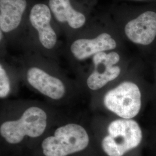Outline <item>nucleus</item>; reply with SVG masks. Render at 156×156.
<instances>
[{
    "label": "nucleus",
    "mask_w": 156,
    "mask_h": 156,
    "mask_svg": "<svg viewBox=\"0 0 156 156\" xmlns=\"http://www.w3.org/2000/svg\"><path fill=\"white\" fill-rule=\"evenodd\" d=\"M121 36L113 18L94 15L83 30L68 39V50L73 59L82 62L101 52L115 50Z\"/></svg>",
    "instance_id": "nucleus-1"
},
{
    "label": "nucleus",
    "mask_w": 156,
    "mask_h": 156,
    "mask_svg": "<svg viewBox=\"0 0 156 156\" xmlns=\"http://www.w3.org/2000/svg\"><path fill=\"white\" fill-rule=\"evenodd\" d=\"M61 34L46 1H35L28 13L20 41L51 52L58 46Z\"/></svg>",
    "instance_id": "nucleus-2"
},
{
    "label": "nucleus",
    "mask_w": 156,
    "mask_h": 156,
    "mask_svg": "<svg viewBox=\"0 0 156 156\" xmlns=\"http://www.w3.org/2000/svg\"><path fill=\"white\" fill-rule=\"evenodd\" d=\"M58 27L67 39L89 23L98 0H46Z\"/></svg>",
    "instance_id": "nucleus-3"
},
{
    "label": "nucleus",
    "mask_w": 156,
    "mask_h": 156,
    "mask_svg": "<svg viewBox=\"0 0 156 156\" xmlns=\"http://www.w3.org/2000/svg\"><path fill=\"white\" fill-rule=\"evenodd\" d=\"M113 20L122 36L135 45L149 46L156 39V10L132 12L125 8L113 12Z\"/></svg>",
    "instance_id": "nucleus-4"
},
{
    "label": "nucleus",
    "mask_w": 156,
    "mask_h": 156,
    "mask_svg": "<svg viewBox=\"0 0 156 156\" xmlns=\"http://www.w3.org/2000/svg\"><path fill=\"white\" fill-rule=\"evenodd\" d=\"M90 141L89 135L83 126L69 123L45 138L41 143V151L44 156H70L85 151Z\"/></svg>",
    "instance_id": "nucleus-5"
},
{
    "label": "nucleus",
    "mask_w": 156,
    "mask_h": 156,
    "mask_svg": "<svg viewBox=\"0 0 156 156\" xmlns=\"http://www.w3.org/2000/svg\"><path fill=\"white\" fill-rule=\"evenodd\" d=\"M48 115L38 106H31L23 113L19 119L6 121L0 126L1 136L10 145H17L26 137L38 138L45 132Z\"/></svg>",
    "instance_id": "nucleus-6"
},
{
    "label": "nucleus",
    "mask_w": 156,
    "mask_h": 156,
    "mask_svg": "<svg viewBox=\"0 0 156 156\" xmlns=\"http://www.w3.org/2000/svg\"><path fill=\"white\" fill-rule=\"evenodd\" d=\"M107 131L108 135L102 140L101 147L108 156H123L138 147L142 140L140 125L133 119L113 120Z\"/></svg>",
    "instance_id": "nucleus-7"
},
{
    "label": "nucleus",
    "mask_w": 156,
    "mask_h": 156,
    "mask_svg": "<svg viewBox=\"0 0 156 156\" xmlns=\"http://www.w3.org/2000/svg\"><path fill=\"white\" fill-rule=\"evenodd\" d=\"M103 102L109 111L119 117L132 119L141 108L140 88L133 82H123L106 93Z\"/></svg>",
    "instance_id": "nucleus-8"
},
{
    "label": "nucleus",
    "mask_w": 156,
    "mask_h": 156,
    "mask_svg": "<svg viewBox=\"0 0 156 156\" xmlns=\"http://www.w3.org/2000/svg\"><path fill=\"white\" fill-rule=\"evenodd\" d=\"M37 0H0V31L6 42L20 41L28 13Z\"/></svg>",
    "instance_id": "nucleus-9"
},
{
    "label": "nucleus",
    "mask_w": 156,
    "mask_h": 156,
    "mask_svg": "<svg viewBox=\"0 0 156 156\" xmlns=\"http://www.w3.org/2000/svg\"><path fill=\"white\" fill-rule=\"evenodd\" d=\"M91 60L93 69L86 80L90 90L100 89L118 78L122 73V68L119 65L121 57L115 50L97 53Z\"/></svg>",
    "instance_id": "nucleus-10"
},
{
    "label": "nucleus",
    "mask_w": 156,
    "mask_h": 156,
    "mask_svg": "<svg viewBox=\"0 0 156 156\" xmlns=\"http://www.w3.org/2000/svg\"><path fill=\"white\" fill-rule=\"evenodd\" d=\"M26 71L27 80L34 89L54 100L62 98L66 93L61 79L48 73L39 64L29 65Z\"/></svg>",
    "instance_id": "nucleus-11"
},
{
    "label": "nucleus",
    "mask_w": 156,
    "mask_h": 156,
    "mask_svg": "<svg viewBox=\"0 0 156 156\" xmlns=\"http://www.w3.org/2000/svg\"><path fill=\"white\" fill-rule=\"evenodd\" d=\"M11 84L8 74L4 65L0 64V97L4 98L11 92Z\"/></svg>",
    "instance_id": "nucleus-12"
},
{
    "label": "nucleus",
    "mask_w": 156,
    "mask_h": 156,
    "mask_svg": "<svg viewBox=\"0 0 156 156\" xmlns=\"http://www.w3.org/2000/svg\"><path fill=\"white\" fill-rule=\"evenodd\" d=\"M132 1H145V0H132Z\"/></svg>",
    "instance_id": "nucleus-13"
}]
</instances>
